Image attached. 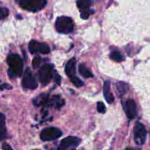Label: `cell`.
<instances>
[{"label":"cell","mask_w":150,"mask_h":150,"mask_svg":"<svg viewBox=\"0 0 150 150\" xmlns=\"http://www.w3.org/2000/svg\"><path fill=\"white\" fill-rule=\"evenodd\" d=\"M134 139L136 144L142 146L144 144L146 139V130L144 125L141 122H136L134 129Z\"/></svg>","instance_id":"6"},{"label":"cell","mask_w":150,"mask_h":150,"mask_svg":"<svg viewBox=\"0 0 150 150\" xmlns=\"http://www.w3.org/2000/svg\"><path fill=\"white\" fill-rule=\"evenodd\" d=\"M29 49L32 54L40 53L42 54H47L50 52V48L47 44L40 43L35 40L29 42Z\"/></svg>","instance_id":"9"},{"label":"cell","mask_w":150,"mask_h":150,"mask_svg":"<svg viewBox=\"0 0 150 150\" xmlns=\"http://www.w3.org/2000/svg\"><path fill=\"white\" fill-rule=\"evenodd\" d=\"M2 149H12V147L10 146V145L7 144H4L2 145Z\"/></svg>","instance_id":"25"},{"label":"cell","mask_w":150,"mask_h":150,"mask_svg":"<svg viewBox=\"0 0 150 150\" xmlns=\"http://www.w3.org/2000/svg\"><path fill=\"white\" fill-rule=\"evenodd\" d=\"M124 108L127 118L130 120H133L136 118L137 115V108H136V102L133 100H127L125 104Z\"/></svg>","instance_id":"10"},{"label":"cell","mask_w":150,"mask_h":150,"mask_svg":"<svg viewBox=\"0 0 150 150\" xmlns=\"http://www.w3.org/2000/svg\"><path fill=\"white\" fill-rule=\"evenodd\" d=\"M103 94L105 96V100L107 101L108 103H112L114 101V97L112 95V93L110 91V82L108 81H106L104 83L103 86Z\"/></svg>","instance_id":"12"},{"label":"cell","mask_w":150,"mask_h":150,"mask_svg":"<svg viewBox=\"0 0 150 150\" xmlns=\"http://www.w3.org/2000/svg\"><path fill=\"white\" fill-rule=\"evenodd\" d=\"M110 58L113 60V61H115L117 62H120L123 61L124 60V57L122 55L121 53L119 52L118 51H112L110 54Z\"/></svg>","instance_id":"18"},{"label":"cell","mask_w":150,"mask_h":150,"mask_svg":"<svg viewBox=\"0 0 150 150\" xmlns=\"http://www.w3.org/2000/svg\"><path fill=\"white\" fill-rule=\"evenodd\" d=\"M41 58L40 57H36L33 59L32 60V67H34L35 69L38 68L40 65V63H41Z\"/></svg>","instance_id":"21"},{"label":"cell","mask_w":150,"mask_h":150,"mask_svg":"<svg viewBox=\"0 0 150 150\" xmlns=\"http://www.w3.org/2000/svg\"><path fill=\"white\" fill-rule=\"evenodd\" d=\"M117 89L118 90L120 95H124L128 92L129 86L125 82H118L117 83Z\"/></svg>","instance_id":"16"},{"label":"cell","mask_w":150,"mask_h":150,"mask_svg":"<svg viewBox=\"0 0 150 150\" xmlns=\"http://www.w3.org/2000/svg\"><path fill=\"white\" fill-rule=\"evenodd\" d=\"M7 137V128H6L5 116L0 113V141H2Z\"/></svg>","instance_id":"13"},{"label":"cell","mask_w":150,"mask_h":150,"mask_svg":"<svg viewBox=\"0 0 150 150\" xmlns=\"http://www.w3.org/2000/svg\"><path fill=\"white\" fill-rule=\"evenodd\" d=\"M70 80H71L72 83L75 85L77 87H80V86H82L83 85V81L81 80L79 78L76 77V76H73V77L70 78Z\"/></svg>","instance_id":"19"},{"label":"cell","mask_w":150,"mask_h":150,"mask_svg":"<svg viewBox=\"0 0 150 150\" xmlns=\"http://www.w3.org/2000/svg\"><path fill=\"white\" fill-rule=\"evenodd\" d=\"M76 60L75 58L69 60L65 66V73L70 78L73 77L76 74Z\"/></svg>","instance_id":"11"},{"label":"cell","mask_w":150,"mask_h":150,"mask_svg":"<svg viewBox=\"0 0 150 150\" xmlns=\"http://www.w3.org/2000/svg\"><path fill=\"white\" fill-rule=\"evenodd\" d=\"M92 13V10H90L89 9H87V10H82L81 13V17L83 19H87L89 17L91 13Z\"/></svg>","instance_id":"22"},{"label":"cell","mask_w":150,"mask_h":150,"mask_svg":"<svg viewBox=\"0 0 150 150\" xmlns=\"http://www.w3.org/2000/svg\"><path fill=\"white\" fill-rule=\"evenodd\" d=\"M54 73V66L51 64L42 65L38 71V77L42 85H47L52 79Z\"/></svg>","instance_id":"4"},{"label":"cell","mask_w":150,"mask_h":150,"mask_svg":"<svg viewBox=\"0 0 150 150\" xmlns=\"http://www.w3.org/2000/svg\"><path fill=\"white\" fill-rule=\"evenodd\" d=\"M22 86L26 89H35L38 87V83L29 68H26L22 79Z\"/></svg>","instance_id":"7"},{"label":"cell","mask_w":150,"mask_h":150,"mask_svg":"<svg viewBox=\"0 0 150 150\" xmlns=\"http://www.w3.org/2000/svg\"><path fill=\"white\" fill-rule=\"evenodd\" d=\"M55 26L57 32L62 34L70 33L74 29L73 20L67 16H60L57 18Z\"/></svg>","instance_id":"2"},{"label":"cell","mask_w":150,"mask_h":150,"mask_svg":"<svg viewBox=\"0 0 150 150\" xmlns=\"http://www.w3.org/2000/svg\"><path fill=\"white\" fill-rule=\"evenodd\" d=\"M19 5L24 10L37 12L42 10L47 4V0H18Z\"/></svg>","instance_id":"3"},{"label":"cell","mask_w":150,"mask_h":150,"mask_svg":"<svg viewBox=\"0 0 150 150\" xmlns=\"http://www.w3.org/2000/svg\"><path fill=\"white\" fill-rule=\"evenodd\" d=\"M92 4V0H78L77 6L81 10H84L89 9Z\"/></svg>","instance_id":"17"},{"label":"cell","mask_w":150,"mask_h":150,"mask_svg":"<svg viewBox=\"0 0 150 150\" xmlns=\"http://www.w3.org/2000/svg\"><path fill=\"white\" fill-rule=\"evenodd\" d=\"M64 104V101L60 98L58 95H54L52 97L51 99L48 100V102L47 105L48 106H53L56 108H60Z\"/></svg>","instance_id":"14"},{"label":"cell","mask_w":150,"mask_h":150,"mask_svg":"<svg viewBox=\"0 0 150 150\" xmlns=\"http://www.w3.org/2000/svg\"><path fill=\"white\" fill-rule=\"evenodd\" d=\"M62 136L61 130L57 127H47L40 133V139L43 142H51Z\"/></svg>","instance_id":"5"},{"label":"cell","mask_w":150,"mask_h":150,"mask_svg":"<svg viewBox=\"0 0 150 150\" xmlns=\"http://www.w3.org/2000/svg\"><path fill=\"white\" fill-rule=\"evenodd\" d=\"M7 62L9 65L7 73L10 78L16 79L21 76L23 71V62L18 54H10L7 58Z\"/></svg>","instance_id":"1"},{"label":"cell","mask_w":150,"mask_h":150,"mask_svg":"<svg viewBox=\"0 0 150 150\" xmlns=\"http://www.w3.org/2000/svg\"><path fill=\"white\" fill-rule=\"evenodd\" d=\"M79 71L80 74L85 79H89V78L93 77V74L92 72L85 66V64H81L79 67Z\"/></svg>","instance_id":"15"},{"label":"cell","mask_w":150,"mask_h":150,"mask_svg":"<svg viewBox=\"0 0 150 150\" xmlns=\"http://www.w3.org/2000/svg\"><path fill=\"white\" fill-rule=\"evenodd\" d=\"M9 10L6 7H0V20L6 18L9 15Z\"/></svg>","instance_id":"20"},{"label":"cell","mask_w":150,"mask_h":150,"mask_svg":"<svg viewBox=\"0 0 150 150\" xmlns=\"http://www.w3.org/2000/svg\"><path fill=\"white\" fill-rule=\"evenodd\" d=\"M55 79H56V82H57V83H58L59 85L60 84V83H61V80H60V76H59V74H57V73H56V77H55Z\"/></svg>","instance_id":"24"},{"label":"cell","mask_w":150,"mask_h":150,"mask_svg":"<svg viewBox=\"0 0 150 150\" xmlns=\"http://www.w3.org/2000/svg\"><path fill=\"white\" fill-rule=\"evenodd\" d=\"M80 139L75 136H68L63 139L59 146L58 149L59 150H67L74 149L77 147L80 144Z\"/></svg>","instance_id":"8"},{"label":"cell","mask_w":150,"mask_h":150,"mask_svg":"<svg viewBox=\"0 0 150 150\" xmlns=\"http://www.w3.org/2000/svg\"><path fill=\"white\" fill-rule=\"evenodd\" d=\"M97 109H98V111L99 113H103L105 112V106L104 105L103 103L102 102H98V104H97Z\"/></svg>","instance_id":"23"}]
</instances>
